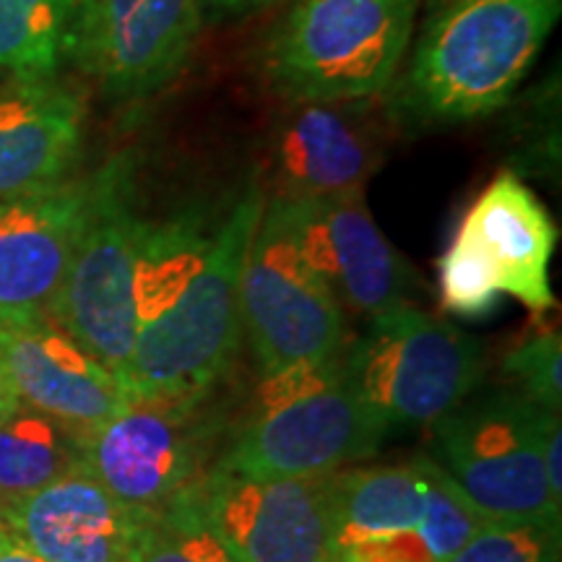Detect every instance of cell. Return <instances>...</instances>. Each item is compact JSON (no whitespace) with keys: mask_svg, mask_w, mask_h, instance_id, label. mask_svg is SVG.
Segmentation results:
<instances>
[{"mask_svg":"<svg viewBox=\"0 0 562 562\" xmlns=\"http://www.w3.org/2000/svg\"><path fill=\"white\" fill-rule=\"evenodd\" d=\"M562 0H442L391 83L398 123L432 128L501 110L558 24Z\"/></svg>","mask_w":562,"mask_h":562,"instance_id":"cell-1","label":"cell"},{"mask_svg":"<svg viewBox=\"0 0 562 562\" xmlns=\"http://www.w3.org/2000/svg\"><path fill=\"white\" fill-rule=\"evenodd\" d=\"M266 191L250 186L216 224L201 263L175 297L138 323L123 389L128 402L214 391L237 362L243 341L240 277Z\"/></svg>","mask_w":562,"mask_h":562,"instance_id":"cell-2","label":"cell"},{"mask_svg":"<svg viewBox=\"0 0 562 562\" xmlns=\"http://www.w3.org/2000/svg\"><path fill=\"white\" fill-rule=\"evenodd\" d=\"M389 430L336 357L261 378L250 417L232 432L220 463L256 480L328 474L375 456Z\"/></svg>","mask_w":562,"mask_h":562,"instance_id":"cell-3","label":"cell"},{"mask_svg":"<svg viewBox=\"0 0 562 562\" xmlns=\"http://www.w3.org/2000/svg\"><path fill=\"white\" fill-rule=\"evenodd\" d=\"M419 0H292L263 47L266 81L286 102L383 94L409 50Z\"/></svg>","mask_w":562,"mask_h":562,"instance_id":"cell-4","label":"cell"},{"mask_svg":"<svg viewBox=\"0 0 562 562\" xmlns=\"http://www.w3.org/2000/svg\"><path fill=\"white\" fill-rule=\"evenodd\" d=\"M136 157L123 151L97 170L94 206L50 311L121 385L138 334L136 271L146 229L136 203Z\"/></svg>","mask_w":562,"mask_h":562,"instance_id":"cell-5","label":"cell"},{"mask_svg":"<svg viewBox=\"0 0 562 562\" xmlns=\"http://www.w3.org/2000/svg\"><path fill=\"white\" fill-rule=\"evenodd\" d=\"M227 417L214 393L131 402L83 435L81 467L140 516L186 501L227 448Z\"/></svg>","mask_w":562,"mask_h":562,"instance_id":"cell-6","label":"cell"},{"mask_svg":"<svg viewBox=\"0 0 562 562\" xmlns=\"http://www.w3.org/2000/svg\"><path fill=\"white\" fill-rule=\"evenodd\" d=\"M240 321L261 378L336 360L349 344L344 307L307 261L279 193L266 195L245 252Z\"/></svg>","mask_w":562,"mask_h":562,"instance_id":"cell-7","label":"cell"},{"mask_svg":"<svg viewBox=\"0 0 562 562\" xmlns=\"http://www.w3.org/2000/svg\"><path fill=\"white\" fill-rule=\"evenodd\" d=\"M341 370L389 427L432 425L480 389L484 355L453 323L404 305L370 318L344 349Z\"/></svg>","mask_w":562,"mask_h":562,"instance_id":"cell-8","label":"cell"},{"mask_svg":"<svg viewBox=\"0 0 562 562\" xmlns=\"http://www.w3.org/2000/svg\"><path fill=\"white\" fill-rule=\"evenodd\" d=\"M552 414L513 389L472 393L430 425V459L490 521H560L542 461Z\"/></svg>","mask_w":562,"mask_h":562,"instance_id":"cell-9","label":"cell"},{"mask_svg":"<svg viewBox=\"0 0 562 562\" xmlns=\"http://www.w3.org/2000/svg\"><path fill=\"white\" fill-rule=\"evenodd\" d=\"M339 472L256 480L216 463L178 505L214 531L232 562H326L334 554Z\"/></svg>","mask_w":562,"mask_h":562,"instance_id":"cell-10","label":"cell"},{"mask_svg":"<svg viewBox=\"0 0 562 562\" xmlns=\"http://www.w3.org/2000/svg\"><path fill=\"white\" fill-rule=\"evenodd\" d=\"M199 0H76L68 60L117 104L172 83L201 32Z\"/></svg>","mask_w":562,"mask_h":562,"instance_id":"cell-11","label":"cell"},{"mask_svg":"<svg viewBox=\"0 0 562 562\" xmlns=\"http://www.w3.org/2000/svg\"><path fill=\"white\" fill-rule=\"evenodd\" d=\"M284 199L307 261L341 307L378 318L409 305L417 271L372 220L364 191Z\"/></svg>","mask_w":562,"mask_h":562,"instance_id":"cell-12","label":"cell"},{"mask_svg":"<svg viewBox=\"0 0 562 562\" xmlns=\"http://www.w3.org/2000/svg\"><path fill=\"white\" fill-rule=\"evenodd\" d=\"M94 193L91 172L0 201V323L50 315Z\"/></svg>","mask_w":562,"mask_h":562,"instance_id":"cell-13","label":"cell"},{"mask_svg":"<svg viewBox=\"0 0 562 562\" xmlns=\"http://www.w3.org/2000/svg\"><path fill=\"white\" fill-rule=\"evenodd\" d=\"M0 364L21 404L87 435L128 406L108 368L47 318L0 323Z\"/></svg>","mask_w":562,"mask_h":562,"instance_id":"cell-14","label":"cell"},{"mask_svg":"<svg viewBox=\"0 0 562 562\" xmlns=\"http://www.w3.org/2000/svg\"><path fill=\"white\" fill-rule=\"evenodd\" d=\"M0 516L47 562H131L149 518L117 503L83 467L5 505Z\"/></svg>","mask_w":562,"mask_h":562,"instance_id":"cell-15","label":"cell"},{"mask_svg":"<svg viewBox=\"0 0 562 562\" xmlns=\"http://www.w3.org/2000/svg\"><path fill=\"white\" fill-rule=\"evenodd\" d=\"M271 138L279 195L364 191L381 161V138L360 102H290Z\"/></svg>","mask_w":562,"mask_h":562,"instance_id":"cell-16","label":"cell"},{"mask_svg":"<svg viewBox=\"0 0 562 562\" xmlns=\"http://www.w3.org/2000/svg\"><path fill=\"white\" fill-rule=\"evenodd\" d=\"M495 279L497 292L510 294L542 315L554 307L550 263L558 245V227L537 193L516 172L503 170L476 201L456 229Z\"/></svg>","mask_w":562,"mask_h":562,"instance_id":"cell-17","label":"cell"},{"mask_svg":"<svg viewBox=\"0 0 562 562\" xmlns=\"http://www.w3.org/2000/svg\"><path fill=\"white\" fill-rule=\"evenodd\" d=\"M87 102L55 79L0 87V201L68 180L83 149Z\"/></svg>","mask_w":562,"mask_h":562,"instance_id":"cell-18","label":"cell"},{"mask_svg":"<svg viewBox=\"0 0 562 562\" xmlns=\"http://www.w3.org/2000/svg\"><path fill=\"white\" fill-rule=\"evenodd\" d=\"M425 513L422 461L341 469L336 484L334 552L383 542L419 526Z\"/></svg>","mask_w":562,"mask_h":562,"instance_id":"cell-19","label":"cell"},{"mask_svg":"<svg viewBox=\"0 0 562 562\" xmlns=\"http://www.w3.org/2000/svg\"><path fill=\"white\" fill-rule=\"evenodd\" d=\"M83 432L26 404L0 414V508L81 467Z\"/></svg>","mask_w":562,"mask_h":562,"instance_id":"cell-20","label":"cell"},{"mask_svg":"<svg viewBox=\"0 0 562 562\" xmlns=\"http://www.w3.org/2000/svg\"><path fill=\"white\" fill-rule=\"evenodd\" d=\"M76 0H0V74L55 79L70 53Z\"/></svg>","mask_w":562,"mask_h":562,"instance_id":"cell-21","label":"cell"},{"mask_svg":"<svg viewBox=\"0 0 562 562\" xmlns=\"http://www.w3.org/2000/svg\"><path fill=\"white\" fill-rule=\"evenodd\" d=\"M419 461L425 472V513L414 533L432 562H446L492 521L430 456H422Z\"/></svg>","mask_w":562,"mask_h":562,"instance_id":"cell-22","label":"cell"},{"mask_svg":"<svg viewBox=\"0 0 562 562\" xmlns=\"http://www.w3.org/2000/svg\"><path fill=\"white\" fill-rule=\"evenodd\" d=\"M131 562H232L214 531L186 505L149 516Z\"/></svg>","mask_w":562,"mask_h":562,"instance_id":"cell-23","label":"cell"},{"mask_svg":"<svg viewBox=\"0 0 562 562\" xmlns=\"http://www.w3.org/2000/svg\"><path fill=\"white\" fill-rule=\"evenodd\" d=\"M560 521H492L446 562H560Z\"/></svg>","mask_w":562,"mask_h":562,"instance_id":"cell-24","label":"cell"},{"mask_svg":"<svg viewBox=\"0 0 562 562\" xmlns=\"http://www.w3.org/2000/svg\"><path fill=\"white\" fill-rule=\"evenodd\" d=\"M503 375L531 404L558 412L562 406V339L542 331L524 339L503 357Z\"/></svg>","mask_w":562,"mask_h":562,"instance_id":"cell-25","label":"cell"},{"mask_svg":"<svg viewBox=\"0 0 562 562\" xmlns=\"http://www.w3.org/2000/svg\"><path fill=\"white\" fill-rule=\"evenodd\" d=\"M438 279L442 311L461 315V318L487 315L501 297L490 269L461 235H453L451 245L440 256Z\"/></svg>","mask_w":562,"mask_h":562,"instance_id":"cell-26","label":"cell"},{"mask_svg":"<svg viewBox=\"0 0 562 562\" xmlns=\"http://www.w3.org/2000/svg\"><path fill=\"white\" fill-rule=\"evenodd\" d=\"M326 562H432L430 552L422 547L417 533H402V537L383 539V542L357 544L336 550Z\"/></svg>","mask_w":562,"mask_h":562,"instance_id":"cell-27","label":"cell"},{"mask_svg":"<svg viewBox=\"0 0 562 562\" xmlns=\"http://www.w3.org/2000/svg\"><path fill=\"white\" fill-rule=\"evenodd\" d=\"M542 461H544V474L547 484L554 501L562 503V430H560V414H552L544 425L542 435Z\"/></svg>","mask_w":562,"mask_h":562,"instance_id":"cell-28","label":"cell"},{"mask_svg":"<svg viewBox=\"0 0 562 562\" xmlns=\"http://www.w3.org/2000/svg\"><path fill=\"white\" fill-rule=\"evenodd\" d=\"M277 3L281 0H199L201 13L211 19H245Z\"/></svg>","mask_w":562,"mask_h":562,"instance_id":"cell-29","label":"cell"},{"mask_svg":"<svg viewBox=\"0 0 562 562\" xmlns=\"http://www.w3.org/2000/svg\"><path fill=\"white\" fill-rule=\"evenodd\" d=\"M0 562H47L42 560L37 552H32L30 547L21 544L16 537L9 531L0 539Z\"/></svg>","mask_w":562,"mask_h":562,"instance_id":"cell-30","label":"cell"},{"mask_svg":"<svg viewBox=\"0 0 562 562\" xmlns=\"http://www.w3.org/2000/svg\"><path fill=\"white\" fill-rule=\"evenodd\" d=\"M16 404H19L16 393H13L9 378H5V372H3V364H0V414L13 409Z\"/></svg>","mask_w":562,"mask_h":562,"instance_id":"cell-31","label":"cell"},{"mask_svg":"<svg viewBox=\"0 0 562 562\" xmlns=\"http://www.w3.org/2000/svg\"><path fill=\"white\" fill-rule=\"evenodd\" d=\"M5 533H9V526H5V521H3V516H0V539L5 537Z\"/></svg>","mask_w":562,"mask_h":562,"instance_id":"cell-32","label":"cell"}]
</instances>
